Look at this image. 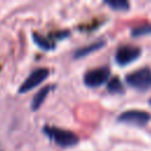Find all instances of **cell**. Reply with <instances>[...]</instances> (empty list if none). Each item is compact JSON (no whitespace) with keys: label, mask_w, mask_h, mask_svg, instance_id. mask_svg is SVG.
<instances>
[{"label":"cell","mask_w":151,"mask_h":151,"mask_svg":"<svg viewBox=\"0 0 151 151\" xmlns=\"http://www.w3.org/2000/svg\"><path fill=\"white\" fill-rule=\"evenodd\" d=\"M44 133L51 139L53 140L55 144L60 145V146H73L79 142V138L76 133L64 130V129H59V127H54V126H45L44 127Z\"/></svg>","instance_id":"1"},{"label":"cell","mask_w":151,"mask_h":151,"mask_svg":"<svg viewBox=\"0 0 151 151\" xmlns=\"http://www.w3.org/2000/svg\"><path fill=\"white\" fill-rule=\"evenodd\" d=\"M126 83L131 87L142 91L151 88V70L149 67H143L129 73L126 76Z\"/></svg>","instance_id":"2"},{"label":"cell","mask_w":151,"mask_h":151,"mask_svg":"<svg viewBox=\"0 0 151 151\" xmlns=\"http://www.w3.org/2000/svg\"><path fill=\"white\" fill-rule=\"evenodd\" d=\"M150 119H151V116L147 112L140 111V110L124 111L118 117V122L131 124V125H137V126H144V125H146L150 122Z\"/></svg>","instance_id":"3"},{"label":"cell","mask_w":151,"mask_h":151,"mask_svg":"<svg viewBox=\"0 0 151 151\" xmlns=\"http://www.w3.org/2000/svg\"><path fill=\"white\" fill-rule=\"evenodd\" d=\"M50 74V71L45 67H40L34 70L33 72L29 73V76L26 78V80L20 85L19 87V92L20 93H25L31 91L32 88H34L35 86H38L40 83H42Z\"/></svg>","instance_id":"4"},{"label":"cell","mask_w":151,"mask_h":151,"mask_svg":"<svg viewBox=\"0 0 151 151\" xmlns=\"http://www.w3.org/2000/svg\"><path fill=\"white\" fill-rule=\"evenodd\" d=\"M110 76L109 67H98L90 70L84 76V83L90 87H97L107 81Z\"/></svg>","instance_id":"5"},{"label":"cell","mask_w":151,"mask_h":151,"mask_svg":"<svg viewBox=\"0 0 151 151\" xmlns=\"http://www.w3.org/2000/svg\"><path fill=\"white\" fill-rule=\"evenodd\" d=\"M142 51L139 47L136 46H122L117 50L116 52V61L120 65H127L132 61H134L136 59L139 58Z\"/></svg>","instance_id":"6"},{"label":"cell","mask_w":151,"mask_h":151,"mask_svg":"<svg viewBox=\"0 0 151 151\" xmlns=\"http://www.w3.org/2000/svg\"><path fill=\"white\" fill-rule=\"evenodd\" d=\"M52 88H53V86H50V85L44 86V87H42V88L34 96V98L32 99V104H31V109H32L33 111H37V110L42 105L44 100L46 99L48 92H50Z\"/></svg>","instance_id":"7"},{"label":"cell","mask_w":151,"mask_h":151,"mask_svg":"<svg viewBox=\"0 0 151 151\" xmlns=\"http://www.w3.org/2000/svg\"><path fill=\"white\" fill-rule=\"evenodd\" d=\"M33 40L34 42L42 50H53L54 48V42L50 38H45L42 35H39L37 33H33Z\"/></svg>","instance_id":"8"},{"label":"cell","mask_w":151,"mask_h":151,"mask_svg":"<svg viewBox=\"0 0 151 151\" xmlns=\"http://www.w3.org/2000/svg\"><path fill=\"white\" fill-rule=\"evenodd\" d=\"M104 45V41H98V42H94V44H91L88 46H85V47H81L79 48L76 53H74V57L76 58H81V57H85L87 55L88 53H92L97 50H99L101 46Z\"/></svg>","instance_id":"9"},{"label":"cell","mask_w":151,"mask_h":151,"mask_svg":"<svg viewBox=\"0 0 151 151\" xmlns=\"http://www.w3.org/2000/svg\"><path fill=\"white\" fill-rule=\"evenodd\" d=\"M107 91L110 93H123L124 92V86H123L120 79L117 78V77L110 79V81L107 83Z\"/></svg>","instance_id":"10"},{"label":"cell","mask_w":151,"mask_h":151,"mask_svg":"<svg viewBox=\"0 0 151 151\" xmlns=\"http://www.w3.org/2000/svg\"><path fill=\"white\" fill-rule=\"evenodd\" d=\"M105 4L114 11H126L130 7V4L125 0H107Z\"/></svg>","instance_id":"11"},{"label":"cell","mask_w":151,"mask_h":151,"mask_svg":"<svg viewBox=\"0 0 151 151\" xmlns=\"http://www.w3.org/2000/svg\"><path fill=\"white\" fill-rule=\"evenodd\" d=\"M131 33L133 37H143V35L151 34V25H142V26L134 27Z\"/></svg>","instance_id":"12"},{"label":"cell","mask_w":151,"mask_h":151,"mask_svg":"<svg viewBox=\"0 0 151 151\" xmlns=\"http://www.w3.org/2000/svg\"><path fill=\"white\" fill-rule=\"evenodd\" d=\"M149 103H150V105H151V99H150V101H149Z\"/></svg>","instance_id":"13"}]
</instances>
